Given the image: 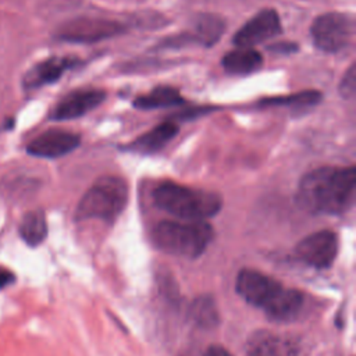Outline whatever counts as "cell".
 <instances>
[{
    "instance_id": "cell-1",
    "label": "cell",
    "mask_w": 356,
    "mask_h": 356,
    "mask_svg": "<svg viewBox=\"0 0 356 356\" xmlns=\"http://www.w3.org/2000/svg\"><path fill=\"white\" fill-rule=\"evenodd\" d=\"M356 170L350 167H320L302 177L296 203L312 214L337 216L348 211L355 202Z\"/></svg>"
},
{
    "instance_id": "cell-2",
    "label": "cell",
    "mask_w": 356,
    "mask_h": 356,
    "mask_svg": "<svg viewBox=\"0 0 356 356\" xmlns=\"http://www.w3.org/2000/svg\"><path fill=\"white\" fill-rule=\"evenodd\" d=\"M152 196L159 209L184 221H206L216 216L222 206L217 193L175 182L160 184Z\"/></svg>"
},
{
    "instance_id": "cell-3",
    "label": "cell",
    "mask_w": 356,
    "mask_h": 356,
    "mask_svg": "<svg viewBox=\"0 0 356 356\" xmlns=\"http://www.w3.org/2000/svg\"><path fill=\"white\" fill-rule=\"evenodd\" d=\"M154 245L164 253L197 259L213 239V228L207 221H161L152 232Z\"/></svg>"
},
{
    "instance_id": "cell-4",
    "label": "cell",
    "mask_w": 356,
    "mask_h": 356,
    "mask_svg": "<svg viewBox=\"0 0 356 356\" xmlns=\"http://www.w3.org/2000/svg\"><path fill=\"white\" fill-rule=\"evenodd\" d=\"M128 185L125 179L117 175H103L81 197L75 220H102L113 222L128 203Z\"/></svg>"
},
{
    "instance_id": "cell-5",
    "label": "cell",
    "mask_w": 356,
    "mask_h": 356,
    "mask_svg": "<svg viewBox=\"0 0 356 356\" xmlns=\"http://www.w3.org/2000/svg\"><path fill=\"white\" fill-rule=\"evenodd\" d=\"M310 35L320 50L338 53L352 43L355 36V19L345 13L321 14L313 21Z\"/></svg>"
},
{
    "instance_id": "cell-6",
    "label": "cell",
    "mask_w": 356,
    "mask_h": 356,
    "mask_svg": "<svg viewBox=\"0 0 356 356\" xmlns=\"http://www.w3.org/2000/svg\"><path fill=\"white\" fill-rule=\"evenodd\" d=\"M284 285L275 278L253 270L242 268L235 280L236 293L249 305L266 312L281 295Z\"/></svg>"
},
{
    "instance_id": "cell-7",
    "label": "cell",
    "mask_w": 356,
    "mask_h": 356,
    "mask_svg": "<svg viewBox=\"0 0 356 356\" xmlns=\"http://www.w3.org/2000/svg\"><path fill=\"white\" fill-rule=\"evenodd\" d=\"M338 249L337 234L330 229H321L300 239L295 246V256L310 267L328 268L334 263Z\"/></svg>"
},
{
    "instance_id": "cell-8",
    "label": "cell",
    "mask_w": 356,
    "mask_h": 356,
    "mask_svg": "<svg viewBox=\"0 0 356 356\" xmlns=\"http://www.w3.org/2000/svg\"><path fill=\"white\" fill-rule=\"evenodd\" d=\"M124 32V26L107 18H75L58 29V38L74 43H95Z\"/></svg>"
},
{
    "instance_id": "cell-9",
    "label": "cell",
    "mask_w": 356,
    "mask_h": 356,
    "mask_svg": "<svg viewBox=\"0 0 356 356\" xmlns=\"http://www.w3.org/2000/svg\"><path fill=\"white\" fill-rule=\"evenodd\" d=\"M281 31V21L277 11L273 8H264L236 31L232 38V43L236 47L253 49V46L280 35Z\"/></svg>"
},
{
    "instance_id": "cell-10",
    "label": "cell",
    "mask_w": 356,
    "mask_h": 356,
    "mask_svg": "<svg viewBox=\"0 0 356 356\" xmlns=\"http://www.w3.org/2000/svg\"><path fill=\"white\" fill-rule=\"evenodd\" d=\"M299 352L298 338L268 330L253 332L245 345V356H298Z\"/></svg>"
},
{
    "instance_id": "cell-11",
    "label": "cell",
    "mask_w": 356,
    "mask_h": 356,
    "mask_svg": "<svg viewBox=\"0 0 356 356\" xmlns=\"http://www.w3.org/2000/svg\"><path fill=\"white\" fill-rule=\"evenodd\" d=\"M81 138L78 134L67 129H49L36 136L26 146V152L36 157L57 159L71 153L79 146Z\"/></svg>"
},
{
    "instance_id": "cell-12",
    "label": "cell",
    "mask_w": 356,
    "mask_h": 356,
    "mask_svg": "<svg viewBox=\"0 0 356 356\" xmlns=\"http://www.w3.org/2000/svg\"><path fill=\"white\" fill-rule=\"evenodd\" d=\"M104 92L99 89H78L65 95L51 110L50 118L56 121L74 120L96 108L104 100Z\"/></svg>"
},
{
    "instance_id": "cell-13",
    "label": "cell",
    "mask_w": 356,
    "mask_h": 356,
    "mask_svg": "<svg viewBox=\"0 0 356 356\" xmlns=\"http://www.w3.org/2000/svg\"><path fill=\"white\" fill-rule=\"evenodd\" d=\"M76 60L70 57H50L36 64L25 76L24 83L26 88H38L46 83L56 82L65 70L71 68Z\"/></svg>"
},
{
    "instance_id": "cell-14",
    "label": "cell",
    "mask_w": 356,
    "mask_h": 356,
    "mask_svg": "<svg viewBox=\"0 0 356 356\" xmlns=\"http://www.w3.org/2000/svg\"><path fill=\"white\" fill-rule=\"evenodd\" d=\"M178 134V125L172 121H165L152 128L146 134L136 138L128 147L132 152L153 153L165 146Z\"/></svg>"
},
{
    "instance_id": "cell-15",
    "label": "cell",
    "mask_w": 356,
    "mask_h": 356,
    "mask_svg": "<svg viewBox=\"0 0 356 356\" xmlns=\"http://www.w3.org/2000/svg\"><path fill=\"white\" fill-rule=\"evenodd\" d=\"M261 64V54L257 50L248 47H238L236 50H231L221 60L224 70L234 75H248L257 71Z\"/></svg>"
},
{
    "instance_id": "cell-16",
    "label": "cell",
    "mask_w": 356,
    "mask_h": 356,
    "mask_svg": "<svg viewBox=\"0 0 356 356\" xmlns=\"http://www.w3.org/2000/svg\"><path fill=\"white\" fill-rule=\"evenodd\" d=\"M305 299L302 292L292 288H284L278 299L264 312L274 321H291L296 318L303 307Z\"/></svg>"
},
{
    "instance_id": "cell-17",
    "label": "cell",
    "mask_w": 356,
    "mask_h": 356,
    "mask_svg": "<svg viewBox=\"0 0 356 356\" xmlns=\"http://www.w3.org/2000/svg\"><path fill=\"white\" fill-rule=\"evenodd\" d=\"M21 239L29 246L40 245L47 236V222L42 210L28 211L18 228Z\"/></svg>"
},
{
    "instance_id": "cell-18",
    "label": "cell",
    "mask_w": 356,
    "mask_h": 356,
    "mask_svg": "<svg viewBox=\"0 0 356 356\" xmlns=\"http://www.w3.org/2000/svg\"><path fill=\"white\" fill-rule=\"evenodd\" d=\"M189 318L200 328L210 330L218 325L220 313L214 299L209 295L196 298L189 307Z\"/></svg>"
},
{
    "instance_id": "cell-19",
    "label": "cell",
    "mask_w": 356,
    "mask_h": 356,
    "mask_svg": "<svg viewBox=\"0 0 356 356\" xmlns=\"http://www.w3.org/2000/svg\"><path fill=\"white\" fill-rule=\"evenodd\" d=\"M224 32V21L213 14H202L193 24L192 39L204 46H213Z\"/></svg>"
},
{
    "instance_id": "cell-20",
    "label": "cell",
    "mask_w": 356,
    "mask_h": 356,
    "mask_svg": "<svg viewBox=\"0 0 356 356\" xmlns=\"http://www.w3.org/2000/svg\"><path fill=\"white\" fill-rule=\"evenodd\" d=\"M182 103V97L175 88L171 86H157L149 93L139 96L134 100V106L142 110L170 107Z\"/></svg>"
},
{
    "instance_id": "cell-21",
    "label": "cell",
    "mask_w": 356,
    "mask_h": 356,
    "mask_svg": "<svg viewBox=\"0 0 356 356\" xmlns=\"http://www.w3.org/2000/svg\"><path fill=\"white\" fill-rule=\"evenodd\" d=\"M321 99V95L314 90H307V92H300L295 93L291 96L285 97H273V99H266L261 103L266 106H312L316 104Z\"/></svg>"
},
{
    "instance_id": "cell-22",
    "label": "cell",
    "mask_w": 356,
    "mask_h": 356,
    "mask_svg": "<svg viewBox=\"0 0 356 356\" xmlns=\"http://www.w3.org/2000/svg\"><path fill=\"white\" fill-rule=\"evenodd\" d=\"M339 92L345 99H352L356 92V71H355V64H352L345 75L341 79L339 83Z\"/></svg>"
},
{
    "instance_id": "cell-23",
    "label": "cell",
    "mask_w": 356,
    "mask_h": 356,
    "mask_svg": "<svg viewBox=\"0 0 356 356\" xmlns=\"http://www.w3.org/2000/svg\"><path fill=\"white\" fill-rule=\"evenodd\" d=\"M203 356H232L225 348L220 345H210Z\"/></svg>"
},
{
    "instance_id": "cell-24",
    "label": "cell",
    "mask_w": 356,
    "mask_h": 356,
    "mask_svg": "<svg viewBox=\"0 0 356 356\" xmlns=\"http://www.w3.org/2000/svg\"><path fill=\"white\" fill-rule=\"evenodd\" d=\"M14 274L8 270H0V288H6L14 282Z\"/></svg>"
}]
</instances>
